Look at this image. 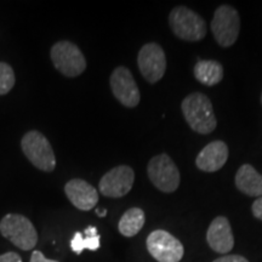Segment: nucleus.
Listing matches in <instances>:
<instances>
[{
    "label": "nucleus",
    "instance_id": "f3484780",
    "mask_svg": "<svg viewBox=\"0 0 262 262\" xmlns=\"http://www.w3.org/2000/svg\"><path fill=\"white\" fill-rule=\"evenodd\" d=\"M145 221L146 216L142 209L131 208L124 212L122 219L119 220V224H118V229H119L120 234H123L124 237H135L142 229Z\"/></svg>",
    "mask_w": 262,
    "mask_h": 262
},
{
    "label": "nucleus",
    "instance_id": "423d86ee",
    "mask_svg": "<svg viewBox=\"0 0 262 262\" xmlns=\"http://www.w3.org/2000/svg\"><path fill=\"white\" fill-rule=\"evenodd\" d=\"M147 173L150 182L156 186L159 191L164 193H172L180 186V171L175 165L173 160L168 155L153 157L149 160L147 166Z\"/></svg>",
    "mask_w": 262,
    "mask_h": 262
},
{
    "label": "nucleus",
    "instance_id": "1a4fd4ad",
    "mask_svg": "<svg viewBox=\"0 0 262 262\" xmlns=\"http://www.w3.org/2000/svg\"><path fill=\"white\" fill-rule=\"evenodd\" d=\"M137 64L142 77L150 84H155L163 78L166 70L165 52L156 42L143 45L137 56Z\"/></svg>",
    "mask_w": 262,
    "mask_h": 262
},
{
    "label": "nucleus",
    "instance_id": "ddd939ff",
    "mask_svg": "<svg viewBox=\"0 0 262 262\" xmlns=\"http://www.w3.org/2000/svg\"><path fill=\"white\" fill-rule=\"evenodd\" d=\"M206 241L215 253L228 254L234 247V238L231 225L224 216L212 220L206 232Z\"/></svg>",
    "mask_w": 262,
    "mask_h": 262
},
{
    "label": "nucleus",
    "instance_id": "39448f33",
    "mask_svg": "<svg viewBox=\"0 0 262 262\" xmlns=\"http://www.w3.org/2000/svg\"><path fill=\"white\" fill-rule=\"evenodd\" d=\"M50 56L55 68L68 78L78 77L86 70V60L83 52L71 41L62 40L54 44Z\"/></svg>",
    "mask_w": 262,
    "mask_h": 262
},
{
    "label": "nucleus",
    "instance_id": "4be33fe9",
    "mask_svg": "<svg viewBox=\"0 0 262 262\" xmlns=\"http://www.w3.org/2000/svg\"><path fill=\"white\" fill-rule=\"evenodd\" d=\"M0 262H22V258L17 253L9 251V253L0 255Z\"/></svg>",
    "mask_w": 262,
    "mask_h": 262
},
{
    "label": "nucleus",
    "instance_id": "f03ea898",
    "mask_svg": "<svg viewBox=\"0 0 262 262\" xmlns=\"http://www.w3.org/2000/svg\"><path fill=\"white\" fill-rule=\"evenodd\" d=\"M0 233L21 250H32L38 243V232L24 215L8 214L0 222Z\"/></svg>",
    "mask_w": 262,
    "mask_h": 262
},
{
    "label": "nucleus",
    "instance_id": "bb28decb",
    "mask_svg": "<svg viewBox=\"0 0 262 262\" xmlns=\"http://www.w3.org/2000/svg\"><path fill=\"white\" fill-rule=\"evenodd\" d=\"M261 103H262V95H261Z\"/></svg>",
    "mask_w": 262,
    "mask_h": 262
},
{
    "label": "nucleus",
    "instance_id": "aec40b11",
    "mask_svg": "<svg viewBox=\"0 0 262 262\" xmlns=\"http://www.w3.org/2000/svg\"><path fill=\"white\" fill-rule=\"evenodd\" d=\"M100 235L96 237H84L85 249H89L91 251H96L100 248Z\"/></svg>",
    "mask_w": 262,
    "mask_h": 262
},
{
    "label": "nucleus",
    "instance_id": "a211bd4d",
    "mask_svg": "<svg viewBox=\"0 0 262 262\" xmlns=\"http://www.w3.org/2000/svg\"><path fill=\"white\" fill-rule=\"evenodd\" d=\"M16 81L14 70L5 62H0V95H6L11 91Z\"/></svg>",
    "mask_w": 262,
    "mask_h": 262
},
{
    "label": "nucleus",
    "instance_id": "4468645a",
    "mask_svg": "<svg viewBox=\"0 0 262 262\" xmlns=\"http://www.w3.org/2000/svg\"><path fill=\"white\" fill-rule=\"evenodd\" d=\"M228 159V147L224 141H212L201 150L195 159L199 170L215 172L224 168Z\"/></svg>",
    "mask_w": 262,
    "mask_h": 262
},
{
    "label": "nucleus",
    "instance_id": "20e7f679",
    "mask_svg": "<svg viewBox=\"0 0 262 262\" xmlns=\"http://www.w3.org/2000/svg\"><path fill=\"white\" fill-rule=\"evenodd\" d=\"M21 147L25 156L35 168L47 172L54 171L56 166V157L50 142L41 133L35 130L28 131L22 137Z\"/></svg>",
    "mask_w": 262,
    "mask_h": 262
},
{
    "label": "nucleus",
    "instance_id": "a878e982",
    "mask_svg": "<svg viewBox=\"0 0 262 262\" xmlns=\"http://www.w3.org/2000/svg\"><path fill=\"white\" fill-rule=\"evenodd\" d=\"M96 214L100 216V217H104L107 215V210H100V209H96Z\"/></svg>",
    "mask_w": 262,
    "mask_h": 262
},
{
    "label": "nucleus",
    "instance_id": "0eeeda50",
    "mask_svg": "<svg viewBox=\"0 0 262 262\" xmlns=\"http://www.w3.org/2000/svg\"><path fill=\"white\" fill-rule=\"evenodd\" d=\"M211 31L219 45L222 48L232 47L237 41L241 31V18L237 10L229 5H221L216 9Z\"/></svg>",
    "mask_w": 262,
    "mask_h": 262
},
{
    "label": "nucleus",
    "instance_id": "b1692460",
    "mask_svg": "<svg viewBox=\"0 0 262 262\" xmlns=\"http://www.w3.org/2000/svg\"><path fill=\"white\" fill-rule=\"evenodd\" d=\"M29 262H58L56 260H50V258H47L42 255L41 251L39 250H34L32 253V256H31V261Z\"/></svg>",
    "mask_w": 262,
    "mask_h": 262
},
{
    "label": "nucleus",
    "instance_id": "6ab92c4d",
    "mask_svg": "<svg viewBox=\"0 0 262 262\" xmlns=\"http://www.w3.org/2000/svg\"><path fill=\"white\" fill-rule=\"evenodd\" d=\"M71 248L77 255H80L81 253H83V250L85 249V242H84L83 233L77 232V233L74 234V237L71 242Z\"/></svg>",
    "mask_w": 262,
    "mask_h": 262
},
{
    "label": "nucleus",
    "instance_id": "9d476101",
    "mask_svg": "<svg viewBox=\"0 0 262 262\" xmlns=\"http://www.w3.org/2000/svg\"><path fill=\"white\" fill-rule=\"evenodd\" d=\"M134 181V170L127 165H119L104 173L98 183V189L108 198H120L131 191Z\"/></svg>",
    "mask_w": 262,
    "mask_h": 262
},
{
    "label": "nucleus",
    "instance_id": "9b49d317",
    "mask_svg": "<svg viewBox=\"0 0 262 262\" xmlns=\"http://www.w3.org/2000/svg\"><path fill=\"white\" fill-rule=\"evenodd\" d=\"M111 89L123 106L134 108L140 103V91L131 72L126 67H117L111 75Z\"/></svg>",
    "mask_w": 262,
    "mask_h": 262
},
{
    "label": "nucleus",
    "instance_id": "f8f14e48",
    "mask_svg": "<svg viewBox=\"0 0 262 262\" xmlns=\"http://www.w3.org/2000/svg\"><path fill=\"white\" fill-rule=\"evenodd\" d=\"M64 193L72 204L83 211L94 209L98 202L97 189L81 179H73L66 183Z\"/></svg>",
    "mask_w": 262,
    "mask_h": 262
},
{
    "label": "nucleus",
    "instance_id": "5701e85b",
    "mask_svg": "<svg viewBox=\"0 0 262 262\" xmlns=\"http://www.w3.org/2000/svg\"><path fill=\"white\" fill-rule=\"evenodd\" d=\"M251 210H253L255 217L262 221V196H260V198L256 199V201L253 203Z\"/></svg>",
    "mask_w": 262,
    "mask_h": 262
},
{
    "label": "nucleus",
    "instance_id": "2eb2a0df",
    "mask_svg": "<svg viewBox=\"0 0 262 262\" xmlns=\"http://www.w3.org/2000/svg\"><path fill=\"white\" fill-rule=\"evenodd\" d=\"M235 186L249 196H262V175L250 164L242 165L235 175Z\"/></svg>",
    "mask_w": 262,
    "mask_h": 262
},
{
    "label": "nucleus",
    "instance_id": "f257e3e1",
    "mask_svg": "<svg viewBox=\"0 0 262 262\" xmlns=\"http://www.w3.org/2000/svg\"><path fill=\"white\" fill-rule=\"evenodd\" d=\"M183 117L186 122L195 133L208 135L216 129L217 122L214 114L211 101L202 93L188 95L181 104Z\"/></svg>",
    "mask_w": 262,
    "mask_h": 262
},
{
    "label": "nucleus",
    "instance_id": "412c9836",
    "mask_svg": "<svg viewBox=\"0 0 262 262\" xmlns=\"http://www.w3.org/2000/svg\"><path fill=\"white\" fill-rule=\"evenodd\" d=\"M212 262H249L247 258L241 256V255H226V256L216 258Z\"/></svg>",
    "mask_w": 262,
    "mask_h": 262
},
{
    "label": "nucleus",
    "instance_id": "7ed1b4c3",
    "mask_svg": "<svg viewBox=\"0 0 262 262\" xmlns=\"http://www.w3.org/2000/svg\"><path fill=\"white\" fill-rule=\"evenodd\" d=\"M169 25L176 37L186 41H199L206 35V24L196 12L186 6L172 9Z\"/></svg>",
    "mask_w": 262,
    "mask_h": 262
},
{
    "label": "nucleus",
    "instance_id": "dca6fc26",
    "mask_svg": "<svg viewBox=\"0 0 262 262\" xmlns=\"http://www.w3.org/2000/svg\"><path fill=\"white\" fill-rule=\"evenodd\" d=\"M193 73L199 83L208 85V86H214L224 79V68L217 61H198V63L194 66Z\"/></svg>",
    "mask_w": 262,
    "mask_h": 262
},
{
    "label": "nucleus",
    "instance_id": "393cba45",
    "mask_svg": "<svg viewBox=\"0 0 262 262\" xmlns=\"http://www.w3.org/2000/svg\"><path fill=\"white\" fill-rule=\"evenodd\" d=\"M84 234L85 237H96V235H98L97 228L94 227V226H89L88 228H85Z\"/></svg>",
    "mask_w": 262,
    "mask_h": 262
},
{
    "label": "nucleus",
    "instance_id": "6e6552de",
    "mask_svg": "<svg viewBox=\"0 0 262 262\" xmlns=\"http://www.w3.org/2000/svg\"><path fill=\"white\" fill-rule=\"evenodd\" d=\"M147 250L158 262H180L185 254L181 242L164 229H157L147 238Z\"/></svg>",
    "mask_w": 262,
    "mask_h": 262
}]
</instances>
